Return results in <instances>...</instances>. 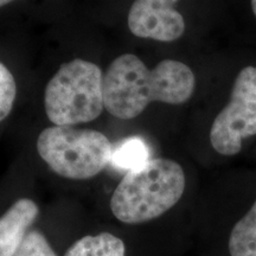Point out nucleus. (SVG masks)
<instances>
[{
  "label": "nucleus",
  "mask_w": 256,
  "mask_h": 256,
  "mask_svg": "<svg viewBox=\"0 0 256 256\" xmlns=\"http://www.w3.org/2000/svg\"><path fill=\"white\" fill-rule=\"evenodd\" d=\"M196 78L186 64L165 60L148 69L139 57H116L104 75V104L108 113L130 120L151 102L182 104L194 94Z\"/></svg>",
  "instance_id": "obj_1"
},
{
  "label": "nucleus",
  "mask_w": 256,
  "mask_h": 256,
  "mask_svg": "<svg viewBox=\"0 0 256 256\" xmlns=\"http://www.w3.org/2000/svg\"><path fill=\"white\" fill-rule=\"evenodd\" d=\"M185 184L183 168L174 160L150 159L127 172L113 192L110 210L122 223L148 222L178 203Z\"/></svg>",
  "instance_id": "obj_2"
},
{
  "label": "nucleus",
  "mask_w": 256,
  "mask_h": 256,
  "mask_svg": "<svg viewBox=\"0 0 256 256\" xmlns=\"http://www.w3.org/2000/svg\"><path fill=\"white\" fill-rule=\"evenodd\" d=\"M44 107L55 126H74L100 116L104 108L100 66L78 58L62 64L48 82Z\"/></svg>",
  "instance_id": "obj_3"
},
{
  "label": "nucleus",
  "mask_w": 256,
  "mask_h": 256,
  "mask_svg": "<svg viewBox=\"0 0 256 256\" xmlns=\"http://www.w3.org/2000/svg\"><path fill=\"white\" fill-rule=\"evenodd\" d=\"M37 151L56 174L83 180L98 176L110 162L114 147L98 130L52 126L40 134Z\"/></svg>",
  "instance_id": "obj_4"
},
{
  "label": "nucleus",
  "mask_w": 256,
  "mask_h": 256,
  "mask_svg": "<svg viewBox=\"0 0 256 256\" xmlns=\"http://www.w3.org/2000/svg\"><path fill=\"white\" fill-rule=\"evenodd\" d=\"M256 136V66L243 68L234 82L229 104L217 115L210 142L222 156H235L242 142Z\"/></svg>",
  "instance_id": "obj_5"
},
{
  "label": "nucleus",
  "mask_w": 256,
  "mask_h": 256,
  "mask_svg": "<svg viewBox=\"0 0 256 256\" xmlns=\"http://www.w3.org/2000/svg\"><path fill=\"white\" fill-rule=\"evenodd\" d=\"M179 0H136L128 12V28L134 36L174 42L185 31L183 16L176 10Z\"/></svg>",
  "instance_id": "obj_6"
},
{
  "label": "nucleus",
  "mask_w": 256,
  "mask_h": 256,
  "mask_svg": "<svg viewBox=\"0 0 256 256\" xmlns=\"http://www.w3.org/2000/svg\"><path fill=\"white\" fill-rule=\"evenodd\" d=\"M40 214L32 200L22 198L0 217V256H14Z\"/></svg>",
  "instance_id": "obj_7"
},
{
  "label": "nucleus",
  "mask_w": 256,
  "mask_h": 256,
  "mask_svg": "<svg viewBox=\"0 0 256 256\" xmlns=\"http://www.w3.org/2000/svg\"><path fill=\"white\" fill-rule=\"evenodd\" d=\"M64 256H126L122 240L110 232L87 235L72 243Z\"/></svg>",
  "instance_id": "obj_8"
},
{
  "label": "nucleus",
  "mask_w": 256,
  "mask_h": 256,
  "mask_svg": "<svg viewBox=\"0 0 256 256\" xmlns=\"http://www.w3.org/2000/svg\"><path fill=\"white\" fill-rule=\"evenodd\" d=\"M232 256H256V200L234 226L229 238Z\"/></svg>",
  "instance_id": "obj_9"
},
{
  "label": "nucleus",
  "mask_w": 256,
  "mask_h": 256,
  "mask_svg": "<svg viewBox=\"0 0 256 256\" xmlns=\"http://www.w3.org/2000/svg\"><path fill=\"white\" fill-rule=\"evenodd\" d=\"M150 152L140 138H130L114 148L110 162L114 168L126 170L138 168L148 162Z\"/></svg>",
  "instance_id": "obj_10"
},
{
  "label": "nucleus",
  "mask_w": 256,
  "mask_h": 256,
  "mask_svg": "<svg viewBox=\"0 0 256 256\" xmlns=\"http://www.w3.org/2000/svg\"><path fill=\"white\" fill-rule=\"evenodd\" d=\"M17 86L14 75L0 62V121L8 116L14 107Z\"/></svg>",
  "instance_id": "obj_11"
},
{
  "label": "nucleus",
  "mask_w": 256,
  "mask_h": 256,
  "mask_svg": "<svg viewBox=\"0 0 256 256\" xmlns=\"http://www.w3.org/2000/svg\"><path fill=\"white\" fill-rule=\"evenodd\" d=\"M14 256H57V254L43 234L38 230H31Z\"/></svg>",
  "instance_id": "obj_12"
},
{
  "label": "nucleus",
  "mask_w": 256,
  "mask_h": 256,
  "mask_svg": "<svg viewBox=\"0 0 256 256\" xmlns=\"http://www.w3.org/2000/svg\"><path fill=\"white\" fill-rule=\"evenodd\" d=\"M11 2H14V0H0V8H2V6H4V5L10 4Z\"/></svg>",
  "instance_id": "obj_13"
},
{
  "label": "nucleus",
  "mask_w": 256,
  "mask_h": 256,
  "mask_svg": "<svg viewBox=\"0 0 256 256\" xmlns=\"http://www.w3.org/2000/svg\"><path fill=\"white\" fill-rule=\"evenodd\" d=\"M252 12H254V14L256 17V0H252Z\"/></svg>",
  "instance_id": "obj_14"
}]
</instances>
